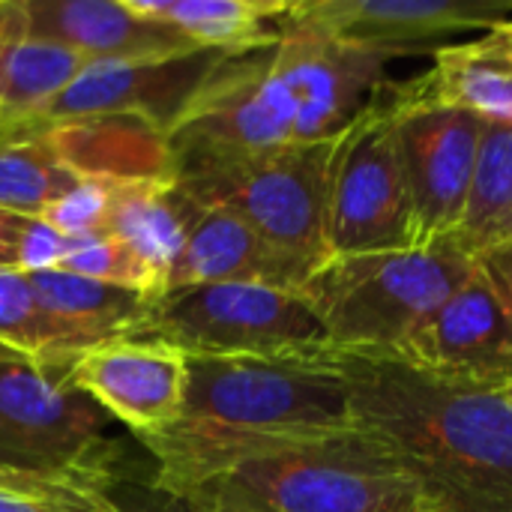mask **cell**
Listing matches in <instances>:
<instances>
[{
	"label": "cell",
	"instance_id": "11",
	"mask_svg": "<svg viewBox=\"0 0 512 512\" xmlns=\"http://www.w3.org/2000/svg\"><path fill=\"white\" fill-rule=\"evenodd\" d=\"M393 108L405 177L414 201L417 249L447 243L456 234L468 204L486 117L468 108L399 105L396 99Z\"/></svg>",
	"mask_w": 512,
	"mask_h": 512
},
{
	"label": "cell",
	"instance_id": "32",
	"mask_svg": "<svg viewBox=\"0 0 512 512\" xmlns=\"http://www.w3.org/2000/svg\"><path fill=\"white\" fill-rule=\"evenodd\" d=\"M504 399H507V402H510V405H512V387H510V390H507V393H504Z\"/></svg>",
	"mask_w": 512,
	"mask_h": 512
},
{
	"label": "cell",
	"instance_id": "22",
	"mask_svg": "<svg viewBox=\"0 0 512 512\" xmlns=\"http://www.w3.org/2000/svg\"><path fill=\"white\" fill-rule=\"evenodd\" d=\"M93 63L84 54L39 42L0 39V126H15L51 105Z\"/></svg>",
	"mask_w": 512,
	"mask_h": 512
},
{
	"label": "cell",
	"instance_id": "30",
	"mask_svg": "<svg viewBox=\"0 0 512 512\" xmlns=\"http://www.w3.org/2000/svg\"><path fill=\"white\" fill-rule=\"evenodd\" d=\"M15 216H18V213H6V210H0V267H3V270H12L9 246H12V228H15Z\"/></svg>",
	"mask_w": 512,
	"mask_h": 512
},
{
	"label": "cell",
	"instance_id": "33",
	"mask_svg": "<svg viewBox=\"0 0 512 512\" xmlns=\"http://www.w3.org/2000/svg\"><path fill=\"white\" fill-rule=\"evenodd\" d=\"M0 123H3V120H0Z\"/></svg>",
	"mask_w": 512,
	"mask_h": 512
},
{
	"label": "cell",
	"instance_id": "8",
	"mask_svg": "<svg viewBox=\"0 0 512 512\" xmlns=\"http://www.w3.org/2000/svg\"><path fill=\"white\" fill-rule=\"evenodd\" d=\"M405 249H417V219L396 135V108L384 81L336 144L327 252L345 258Z\"/></svg>",
	"mask_w": 512,
	"mask_h": 512
},
{
	"label": "cell",
	"instance_id": "18",
	"mask_svg": "<svg viewBox=\"0 0 512 512\" xmlns=\"http://www.w3.org/2000/svg\"><path fill=\"white\" fill-rule=\"evenodd\" d=\"M27 279L39 306L66 330H72L87 351L114 339L141 336L156 300L150 294L66 270H39L27 273Z\"/></svg>",
	"mask_w": 512,
	"mask_h": 512
},
{
	"label": "cell",
	"instance_id": "31",
	"mask_svg": "<svg viewBox=\"0 0 512 512\" xmlns=\"http://www.w3.org/2000/svg\"><path fill=\"white\" fill-rule=\"evenodd\" d=\"M390 512H438V510L420 498V501H414V504H408V507H399V510H390Z\"/></svg>",
	"mask_w": 512,
	"mask_h": 512
},
{
	"label": "cell",
	"instance_id": "13",
	"mask_svg": "<svg viewBox=\"0 0 512 512\" xmlns=\"http://www.w3.org/2000/svg\"><path fill=\"white\" fill-rule=\"evenodd\" d=\"M66 381L135 435H156L183 417L189 357L159 339L126 336L78 354Z\"/></svg>",
	"mask_w": 512,
	"mask_h": 512
},
{
	"label": "cell",
	"instance_id": "15",
	"mask_svg": "<svg viewBox=\"0 0 512 512\" xmlns=\"http://www.w3.org/2000/svg\"><path fill=\"white\" fill-rule=\"evenodd\" d=\"M318 267L282 252L264 240L252 225L222 207H201L186 243L171 267L168 288L186 285H270L300 291Z\"/></svg>",
	"mask_w": 512,
	"mask_h": 512
},
{
	"label": "cell",
	"instance_id": "19",
	"mask_svg": "<svg viewBox=\"0 0 512 512\" xmlns=\"http://www.w3.org/2000/svg\"><path fill=\"white\" fill-rule=\"evenodd\" d=\"M201 204H195L174 180L165 183H117L111 192L105 231L126 243L168 288L171 267L192 231Z\"/></svg>",
	"mask_w": 512,
	"mask_h": 512
},
{
	"label": "cell",
	"instance_id": "4",
	"mask_svg": "<svg viewBox=\"0 0 512 512\" xmlns=\"http://www.w3.org/2000/svg\"><path fill=\"white\" fill-rule=\"evenodd\" d=\"M195 432L240 438H312L357 429L351 387L327 357H189L183 417Z\"/></svg>",
	"mask_w": 512,
	"mask_h": 512
},
{
	"label": "cell",
	"instance_id": "26",
	"mask_svg": "<svg viewBox=\"0 0 512 512\" xmlns=\"http://www.w3.org/2000/svg\"><path fill=\"white\" fill-rule=\"evenodd\" d=\"M114 186L117 183H105V180H81L72 192L54 201L39 219H45L63 237H84V234L105 231Z\"/></svg>",
	"mask_w": 512,
	"mask_h": 512
},
{
	"label": "cell",
	"instance_id": "5",
	"mask_svg": "<svg viewBox=\"0 0 512 512\" xmlns=\"http://www.w3.org/2000/svg\"><path fill=\"white\" fill-rule=\"evenodd\" d=\"M333 141L291 144L246 156H177L171 180L201 207H222L288 255L321 267L336 159Z\"/></svg>",
	"mask_w": 512,
	"mask_h": 512
},
{
	"label": "cell",
	"instance_id": "14",
	"mask_svg": "<svg viewBox=\"0 0 512 512\" xmlns=\"http://www.w3.org/2000/svg\"><path fill=\"white\" fill-rule=\"evenodd\" d=\"M24 36L54 42L87 60H153L198 51L177 27L141 15L129 0H21Z\"/></svg>",
	"mask_w": 512,
	"mask_h": 512
},
{
	"label": "cell",
	"instance_id": "6",
	"mask_svg": "<svg viewBox=\"0 0 512 512\" xmlns=\"http://www.w3.org/2000/svg\"><path fill=\"white\" fill-rule=\"evenodd\" d=\"M141 336L186 357L291 360L327 357L330 336L300 291L270 285H186L153 300Z\"/></svg>",
	"mask_w": 512,
	"mask_h": 512
},
{
	"label": "cell",
	"instance_id": "28",
	"mask_svg": "<svg viewBox=\"0 0 512 512\" xmlns=\"http://www.w3.org/2000/svg\"><path fill=\"white\" fill-rule=\"evenodd\" d=\"M474 261H477V270L486 276V282L495 288V294L512 312V243L486 249V252L474 255Z\"/></svg>",
	"mask_w": 512,
	"mask_h": 512
},
{
	"label": "cell",
	"instance_id": "23",
	"mask_svg": "<svg viewBox=\"0 0 512 512\" xmlns=\"http://www.w3.org/2000/svg\"><path fill=\"white\" fill-rule=\"evenodd\" d=\"M78 183L45 132H0V210L42 216Z\"/></svg>",
	"mask_w": 512,
	"mask_h": 512
},
{
	"label": "cell",
	"instance_id": "20",
	"mask_svg": "<svg viewBox=\"0 0 512 512\" xmlns=\"http://www.w3.org/2000/svg\"><path fill=\"white\" fill-rule=\"evenodd\" d=\"M141 15L165 21L204 48L252 51L282 39L291 3L282 0H129Z\"/></svg>",
	"mask_w": 512,
	"mask_h": 512
},
{
	"label": "cell",
	"instance_id": "21",
	"mask_svg": "<svg viewBox=\"0 0 512 512\" xmlns=\"http://www.w3.org/2000/svg\"><path fill=\"white\" fill-rule=\"evenodd\" d=\"M447 243L468 255L512 243V120L486 117L468 204Z\"/></svg>",
	"mask_w": 512,
	"mask_h": 512
},
{
	"label": "cell",
	"instance_id": "9",
	"mask_svg": "<svg viewBox=\"0 0 512 512\" xmlns=\"http://www.w3.org/2000/svg\"><path fill=\"white\" fill-rule=\"evenodd\" d=\"M231 54L237 51L198 48L153 60H93L36 117L0 126V132H45L57 123L99 114H138L171 132Z\"/></svg>",
	"mask_w": 512,
	"mask_h": 512
},
{
	"label": "cell",
	"instance_id": "27",
	"mask_svg": "<svg viewBox=\"0 0 512 512\" xmlns=\"http://www.w3.org/2000/svg\"><path fill=\"white\" fill-rule=\"evenodd\" d=\"M0 512H57L36 474H0Z\"/></svg>",
	"mask_w": 512,
	"mask_h": 512
},
{
	"label": "cell",
	"instance_id": "29",
	"mask_svg": "<svg viewBox=\"0 0 512 512\" xmlns=\"http://www.w3.org/2000/svg\"><path fill=\"white\" fill-rule=\"evenodd\" d=\"M81 512H126L111 495H108V486H90L84 504H81Z\"/></svg>",
	"mask_w": 512,
	"mask_h": 512
},
{
	"label": "cell",
	"instance_id": "24",
	"mask_svg": "<svg viewBox=\"0 0 512 512\" xmlns=\"http://www.w3.org/2000/svg\"><path fill=\"white\" fill-rule=\"evenodd\" d=\"M0 351L48 369H69L87 348L36 300L27 273L0 267Z\"/></svg>",
	"mask_w": 512,
	"mask_h": 512
},
{
	"label": "cell",
	"instance_id": "25",
	"mask_svg": "<svg viewBox=\"0 0 512 512\" xmlns=\"http://www.w3.org/2000/svg\"><path fill=\"white\" fill-rule=\"evenodd\" d=\"M57 270L87 276L96 282H108V285H120V288H132V291H141L150 297L165 294L162 282L153 276V270L126 243H120L108 231L69 237V249Z\"/></svg>",
	"mask_w": 512,
	"mask_h": 512
},
{
	"label": "cell",
	"instance_id": "3",
	"mask_svg": "<svg viewBox=\"0 0 512 512\" xmlns=\"http://www.w3.org/2000/svg\"><path fill=\"white\" fill-rule=\"evenodd\" d=\"M474 273V255L456 243H438L327 258L300 294L321 318L333 351L393 357Z\"/></svg>",
	"mask_w": 512,
	"mask_h": 512
},
{
	"label": "cell",
	"instance_id": "7",
	"mask_svg": "<svg viewBox=\"0 0 512 512\" xmlns=\"http://www.w3.org/2000/svg\"><path fill=\"white\" fill-rule=\"evenodd\" d=\"M111 417L66 381V369L0 351V474H72L114 480L120 456Z\"/></svg>",
	"mask_w": 512,
	"mask_h": 512
},
{
	"label": "cell",
	"instance_id": "16",
	"mask_svg": "<svg viewBox=\"0 0 512 512\" xmlns=\"http://www.w3.org/2000/svg\"><path fill=\"white\" fill-rule=\"evenodd\" d=\"M399 105L468 108L483 117L512 120V18L477 39L444 45L435 63L411 78L390 81Z\"/></svg>",
	"mask_w": 512,
	"mask_h": 512
},
{
	"label": "cell",
	"instance_id": "17",
	"mask_svg": "<svg viewBox=\"0 0 512 512\" xmlns=\"http://www.w3.org/2000/svg\"><path fill=\"white\" fill-rule=\"evenodd\" d=\"M81 180L165 183L174 174L168 132L138 114H99L45 129Z\"/></svg>",
	"mask_w": 512,
	"mask_h": 512
},
{
	"label": "cell",
	"instance_id": "2",
	"mask_svg": "<svg viewBox=\"0 0 512 512\" xmlns=\"http://www.w3.org/2000/svg\"><path fill=\"white\" fill-rule=\"evenodd\" d=\"M354 426L378 435L438 512H512V405L393 357L342 354Z\"/></svg>",
	"mask_w": 512,
	"mask_h": 512
},
{
	"label": "cell",
	"instance_id": "10",
	"mask_svg": "<svg viewBox=\"0 0 512 512\" xmlns=\"http://www.w3.org/2000/svg\"><path fill=\"white\" fill-rule=\"evenodd\" d=\"M393 360L456 390L504 396L512 387V312L477 270Z\"/></svg>",
	"mask_w": 512,
	"mask_h": 512
},
{
	"label": "cell",
	"instance_id": "12",
	"mask_svg": "<svg viewBox=\"0 0 512 512\" xmlns=\"http://www.w3.org/2000/svg\"><path fill=\"white\" fill-rule=\"evenodd\" d=\"M512 18V0H303L288 24L321 33L387 60L438 51L450 36L492 30Z\"/></svg>",
	"mask_w": 512,
	"mask_h": 512
},
{
	"label": "cell",
	"instance_id": "1",
	"mask_svg": "<svg viewBox=\"0 0 512 512\" xmlns=\"http://www.w3.org/2000/svg\"><path fill=\"white\" fill-rule=\"evenodd\" d=\"M153 486L189 512H390L420 501L396 453L372 432L240 438L168 426L135 435Z\"/></svg>",
	"mask_w": 512,
	"mask_h": 512
}]
</instances>
